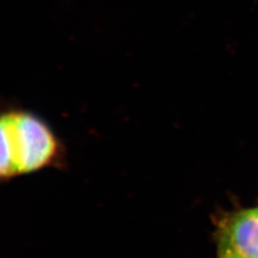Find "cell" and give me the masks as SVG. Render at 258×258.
I'll use <instances>...</instances> for the list:
<instances>
[{
	"mask_svg": "<svg viewBox=\"0 0 258 258\" xmlns=\"http://www.w3.org/2000/svg\"><path fill=\"white\" fill-rule=\"evenodd\" d=\"M66 157L61 139L41 116L14 106L0 110V182L61 168Z\"/></svg>",
	"mask_w": 258,
	"mask_h": 258,
	"instance_id": "1",
	"label": "cell"
},
{
	"mask_svg": "<svg viewBox=\"0 0 258 258\" xmlns=\"http://www.w3.org/2000/svg\"><path fill=\"white\" fill-rule=\"evenodd\" d=\"M220 243L242 258H258V208L226 216L221 224Z\"/></svg>",
	"mask_w": 258,
	"mask_h": 258,
	"instance_id": "2",
	"label": "cell"
},
{
	"mask_svg": "<svg viewBox=\"0 0 258 258\" xmlns=\"http://www.w3.org/2000/svg\"><path fill=\"white\" fill-rule=\"evenodd\" d=\"M219 258H242V257L239 256L237 253L233 252L230 247L220 243Z\"/></svg>",
	"mask_w": 258,
	"mask_h": 258,
	"instance_id": "3",
	"label": "cell"
}]
</instances>
